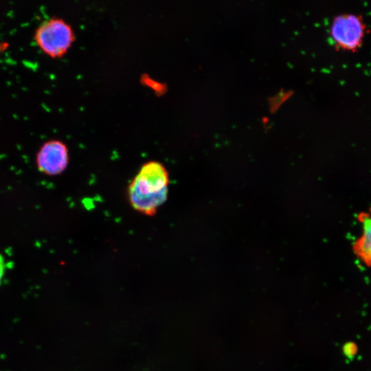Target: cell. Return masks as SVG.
<instances>
[{
    "instance_id": "obj_1",
    "label": "cell",
    "mask_w": 371,
    "mask_h": 371,
    "mask_svg": "<svg viewBox=\"0 0 371 371\" xmlns=\"http://www.w3.org/2000/svg\"><path fill=\"white\" fill-rule=\"evenodd\" d=\"M169 183V173L164 165L157 161H147L128 186V203L137 212L154 216L168 199Z\"/></svg>"
},
{
    "instance_id": "obj_2",
    "label": "cell",
    "mask_w": 371,
    "mask_h": 371,
    "mask_svg": "<svg viewBox=\"0 0 371 371\" xmlns=\"http://www.w3.org/2000/svg\"><path fill=\"white\" fill-rule=\"evenodd\" d=\"M34 40L45 54L52 58H60L71 47L75 34L64 19L53 16L38 25L34 32Z\"/></svg>"
},
{
    "instance_id": "obj_3",
    "label": "cell",
    "mask_w": 371,
    "mask_h": 371,
    "mask_svg": "<svg viewBox=\"0 0 371 371\" xmlns=\"http://www.w3.org/2000/svg\"><path fill=\"white\" fill-rule=\"evenodd\" d=\"M368 32L363 16L355 14H342L335 16L330 31L335 46L351 52H356L361 48Z\"/></svg>"
},
{
    "instance_id": "obj_4",
    "label": "cell",
    "mask_w": 371,
    "mask_h": 371,
    "mask_svg": "<svg viewBox=\"0 0 371 371\" xmlns=\"http://www.w3.org/2000/svg\"><path fill=\"white\" fill-rule=\"evenodd\" d=\"M69 159L67 145L58 139H51L43 144L36 157L38 170L49 176L62 174L68 166Z\"/></svg>"
},
{
    "instance_id": "obj_5",
    "label": "cell",
    "mask_w": 371,
    "mask_h": 371,
    "mask_svg": "<svg viewBox=\"0 0 371 371\" xmlns=\"http://www.w3.org/2000/svg\"><path fill=\"white\" fill-rule=\"evenodd\" d=\"M361 234L355 241L352 249L357 257L371 267V207L359 214Z\"/></svg>"
},
{
    "instance_id": "obj_6",
    "label": "cell",
    "mask_w": 371,
    "mask_h": 371,
    "mask_svg": "<svg viewBox=\"0 0 371 371\" xmlns=\"http://www.w3.org/2000/svg\"><path fill=\"white\" fill-rule=\"evenodd\" d=\"M5 269H6V262L5 260V258L0 253V284L4 277Z\"/></svg>"
},
{
    "instance_id": "obj_7",
    "label": "cell",
    "mask_w": 371,
    "mask_h": 371,
    "mask_svg": "<svg viewBox=\"0 0 371 371\" xmlns=\"http://www.w3.org/2000/svg\"><path fill=\"white\" fill-rule=\"evenodd\" d=\"M8 45V43L0 41V53L6 49Z\"/></svg>"
}]
</instances>
